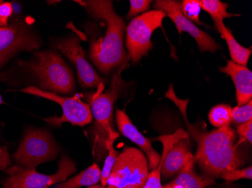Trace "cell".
I'll return each mask as SVG.
<instances>
[{"instance_id":"1","label":"cell","mask_w":252,"mask_h":188,"mask_svg":"<svg viewBox=\"0 0 252 188\" xmlns=\"http://www.w3.org/2000/svg\"><path fill=\"white\" fill-rule=\"evenodd\" d=\"M165 97L172 100L182 113L188 127V135L197 143L195 156L196 162L207 177L219 178L226 170L239 169L243 166V160L234 145L236 132L231 127H222L212 132H201L194 127L187 117L188 100H181L175 95L172 85H170Z\"/></svg>"},{"instance_id":"2","label":"cell","mask_w":252,"mask_h":188,"mask_svg":"<svg viewBox=\"0 0 252 188\" xmlns=\"http://www.w3.org/2000/svg\"><path fill=\"white\" fill-rule=\"evenodd\" d=\"M85 5L94 18L107 25L104 38L93 41L89 49L90 60L100 73L107 75L127 63L129 57L123 45L126 24L113 8L112 1L91 0Z\"/></svg>"},{"instance_id":"3","label":"cell","mask_w":252,"mask_h":188,"mask_svg":"<svg viewBox=\"0 0 252 188\" xmlns=\"http://www.w3.org/2000/svg\"><path fill=\"white\" fill-rule=\"evenodd\" d=\"M35 56L29 63V69L36 76L42 90L64 95L75 91L73 72L60 55L52 51H44L36 52Z\"/></svg>"},{"instance_id":"4","label":"cell","mask_w":252,"mask_h":188,"mask_svg":"<svg viewBox=\"0 0 252 188\" xmlns=\"http://www.w3.org/2000/svg\"><path fill=\"white\" fill-rule=\"evenodd\" d=\"M149 175L147 157L140 150L126 147L119 155L107 188H143Z\"/></svg>"},{"instance_id":"5","label":"cell","mask_w":252,"mask_h":188,"mask_svg":"<svg viewBox=\"0 0 252 188\" xmlns=\"http://www.w3.org/2000/svg\"><path fill=\"white\" fill-rule=\"evenodd\" d=\"M166 16L164 11L154 9L136 17L130 22L126 28V47L133 63H138L152 49L153 33L162 27Z\"/></svg>"},{"instance_id":"6","label":"cell","mask_w":252,"mask_h":188,"mask_svg":"<svg viewBox=\"0 0 252 188\" xmlns=\"http://www.w3.org/2000/svg\"><path fill=\"white\" fill-rule=\"evenodd\" d=\"M59 148L50 134L39 129H28L14 155L20 166L35 169L56 158Z\"/></svg>"},{"instance_id":"7","label":"cell","mask_w":252,"mask_h":188,"mask_svg":"<svg viewBox=\"0 0 252 188\" xmlns=\"http://www.w3.org/2000/svg\"><path fill=\"white\" fill-rule=\"evenodd\" d=\"M9 177L4 182V188H49L59 182H64L76 172L75 162L66 155L59 161L56 173L45 175L35 169H26L20 166L6 169Z\"/></svg>"},{"instance_id":"8","label":"cell","mask_w":252,"mask_h":188,"mask_svg":"<svg viewBox=\"0 0 252 188\" xmlns=\"http://www.w3.org/2000/svg\"><path fill=\"white\" fill-rule=\"evenodd\" d=\"M42 40L26 21L16 18L6 27H0V69L20 52L40 48Z\"/></svg>"},{"instance_id":"9","label":"cell","mask_w":252,"mask_h":188,"mask_svg":"<svg viewBox=\"0 0 252 188\" xmlns=\"http://www.w3.org/2000/svg\"><path fill=\"white\" fill-rule=\"evenodd\" d=\"M21 91L55 102L62 107L63 114L61 117H51L44 119L49 124L59 126L67 122L73 125L83 127L93 121V116L90 107L79 100V97H62L34 86L22 89Z\"/></svg>"},{"instance_id":"10","label":"cell","mask_w":252,"mask_h":188,"mask_svg":"<svg viewBox=\"0 0 252 188\" xmlns=\"http://www.w3.org/2000/svg\"><path fill=\"white\" fill-rule=\"evenodd\" d=\"M127 63L119 68L112 78L111 88L105 93H98L93 97L91 111L95 118L97 128L106 135V138H118L119 134L112 127L113 105L119 96L122 87L121 73Z\"/></svg>"},{"instance_id":"11","label":"cell","mask_w":252,"mask_h":188,"mask_svg":"<svg viewBox=\"0 0 252 188\" xmlns=\"http://www.w3.org/2000/svg\"><path fill=\"white\" fill-rule=\"evenodd\" d=\"M155 10L162 11L173 21L179 33L187 32L197 43L200 52H215L220 49L219 44L209 34L199 29L189 21L181 11V4L175 0H157L154 5Z\"/></svg>"},{"instance_id":"12","label":"cell","mask_w":252,"mask_h":188,"mask_svg":"<svg viewBox=\"0 0 252 188\" xmlns=\"http://www.w3.org/2000/svg\"><path fill=\"white\" fill-rule=\"evenodd\" d=\"M55 46L74 65L77 72L78 80L82 87L93 88L103 84L104 79L97 74L86 60L79 38L75 36H68L57 41Z\"/></svg>"},{"instance_id":"13","label":"cell","mask_w":252,"mask_h":188,"mask_svg":"<svg viewBox=\"0 0 252 188\" xmlns=\"http://www.w3.org/2000/svg\"><path fill=\"white\" fill-rule=\"evenodd\" d=\"M158 139L163 144L161 175L168 179L179 172L190 152L189 135L186 131L178 130L172 135H162Z\"/></svg>"},{"instance_id":"14","label":"cell","mask_w":252,"mask_h":188,"mask_svg":"<svg viewBox=\"0 0 252 188\" xmlns=\"http://www.w3.org/2000/svg\"><path fill=\"white\" fill-rule=\"evenodd\" d=\"M116 120L120 132L145 153L149 161L150 169L151 171L154 170L159 164L161 156L154 149L151 141L139 132L129 119L128 114L123 110L117 109Z\"/></svg>"},{"instance_id":"15","label":"cell","mask_w":252,"mask_h":188,"mask_svg":"<svg viewBox=\"0 0 252 188\" xmlns=\"http://www.w3.org/2000/svg\"><path fill=\"white\" fill-rule=\"evenodd\" d=\"M219 70L231 77L236 87L237 107H241L252 100V72L249 68L229 60L226 66L220 67Z\"/></svg>"},{"instance_id":"16","label":"cell","mask_w":252,"mask_h":188,"mask_svg":"<svg viewBox=\"0 0 252 188\" xmlns=\"http://www.w3.org/2000/svg\"><path fill=\"white\" fill-rule=\"evenodd\" d=\"M195 162V156L189 152L176 179L164 187L165 188H205L213 185L215 183L213 179L202 177L194 172Z\"/></svg>"},{"instance_id":"17","label":"cell","mask_w":252,"mask_h":188,"mask_svg":"<svg viewBox=\"0 0 252 188\" xmlns=\"http://www.w3.org/2000/svg\"><path fill=\"white\" fill-rule=\"evenodd\" d=\"M199 4L202 9L205 10L211 15L215 23V28L223 39V29L225 27L223 19L231 17L240 16L236 14L228 13L226 8L229 5L220 2L219 0H199Z\"/></svg>"},{"instance_id":"18","label":"cell","mask_w":252,"mask_h":188,"mask_svg":"<svg viewBox=\"0 0 252 188\" xmlns=\"http://www.w3.org/2000/svg\"><path fill=\"white\" fill-rule=\"evenodd\" d=\"M100 170L97 164H93L69 180L62 182L55 188H79L83 186H93L100 181Z\"/></svg>"},{"instance_id":"19","label":"cell","mask_w":252,"mask_h":188,"mask_svg":"<svg viewBox=\"0 0 252 188\" xmlns=\"http://www.w3.org/2000/svg\"><path fill=\"white\" fill-rule=\"evenodd\" d=\"M223 39L226 40L227 44L232 61L240 66H247L252 54V49H247L240 45L233 36L231 31L226 27L223 29Z\"/></svg>"},{"instance_id":"20","label":"cell","mask_w":252,"mask_h":188,"mask_svg":"<svg viewBox=\"0 0 252 188\" xmlns=\"http://www.w3.org/2000/svg\"><path fill=\"white\" fill-rule=\"evenodd\" d=\"M211 124L217 128L229 127L232 122V108L229 105L215 106L209 114Z\"/></svg>"},{"instance_id":"21","label":"cell","mask_w":252,"mask_h":188,"mask_svg":"<svg viewBox=\"0 0 252 188\" xmlns=\"http://www.w3.org/2000/svg\"><path fill=\"white\" fill-rule=\"evenodd\" d=\"M116 139H117V138H113H113H107L104 142L106 148L108 151V155L106 158L104 167H103L101 174H100V182H101L102 186L105 187L107 185V181H108L109 177H110L112 169H113V166H114L117 158L120 155L113 147V144H114Z\"/></svg>"},{"instance_id":"22","label":"cell","mask_w":252,"mask_h":188,"mask_svg":"<svg viewBox=\"0 0 252 188\" xmlns=\"http://www.w3.org/2000/svg\"><path fill=\"white\" fill-rule=\"evenodd\" d=\"M180 4L183 15L188 19L192 23H196L197 25H203L199 18L202 9L199 4V0H183Z\"/></svg>"},{"instance_id":"23","label":"cell","mask_w":252,"mask_h":188,"mask_svg":"<svg viewBox=\"0 0 252 188\" xmlns=\"http://www.w3.org/2000/svg\"><path fill=\"white\" fill-rule=\"evenodd\" d=\"M252 120V100L249 103L232 108V122L233 124H243Z\"/></svg>"},{"instance_id":"24","label":"cell","mask_w":252,"mask_h":188,"mask_svg":"<svg viewBox=\"0 0 252 188\" xmlns=\"http://www.w3.org/2000/svg\"><path fill=\"white\" fill-rule=\"evenodd\" d=\"M219 177L228 181V182H235L239 179H252V166H250L243 169L226 170L222 172Z\"/></svg>"},{"instance_id":"25","label":"cell","mask_w":252,"mask_h":188,"mask_svg":"<svg viewBox=\"0 0 252 188\" xmlns=\"http://www.w3.org/2000/svg\"><path fill=\"white\" fill-rule=\"evenodd\" d=\"M130 9L127 15V18H133L137 15L147 11L150 8L152 1L151 0H131L130 1Z\"/></svg>"},{"instance_id":"26","label":"cell","mask_w":252,"mask_h":188,"mask_svg":"<svg viewBox=\"0 0 252 188\" xmlns=\"http://www.w3.org/2000/svg\"><path fill=\"white\" fill-rule=\"evenodd\" d=\"M236 133L239 136V142L236 145L239 146L240 144L244 142H250L252 143V120L243 123V124H239L236 128Z\"/></svg>"},{"instance_id":"27","label":"cell","mask_w":252,"mask_h":188,"mask_svg":"<svg viewBox=\"0 0 252 188\" xmlns=\"http://www.w3.org/2000/svg\"><path fill=\"white\" fill-rule=\"evenodd\" d=\"M13 6L11 2H3L0 3V27L8 26V20L13 15Z\"/></svg>"},{"instance_id":"28","label":"cell","mask_w":252,"mask_h":188,"mask_svg":"<svg viewBox=\"0 0 252 188\" xmlns=\"http://www.w3.org/2000/svg\"><path fill=\"white\" fill-rule=\"evenodd\" d=\"M11 165V158L5 147L0 149V170L5 171Z\"/></svg>"},{"instance_id":"29","label":"cell","mask_w":252,"mask_h":188,"mask_svg":"<svg viewBox=\"0 0 252 188\" xmlns=\"http://www.w3.org/2000/svg\"><path fill=\"white\" fill-rule=\"evenodd\" d=\"M88 188H105L104 186H102V185H93V186H90Z\"/></svg>"},{"instance_id":"30","label":"cell","mask_w":252,"mask_h":188,"mask_svg":"<svg viewBox=\"0 0 252 188\" xmlns=\"http://www.w3.org/2000/svg\"><path fill=\"white\" fill-rule=\"evenodd\" d=\"M2 104V96H1V94H0V107H1V105Z\"/></svg>"},{"instance_id":"31","label":"cell","mask_w":252,"mask_h":188,"mask_svg":"<svg viewBox=\"0 0 252 188\" xmlns=\"http://www.w3.org/2000/svg\"><path fill=\"white\" fill-rule=\"evenodd\" d=\"M2 1H0V3H2Z\"/></svg>"},{"instance_id":"32","label":"cell","mask_w":252,"mask_h":188,"mask_svg":"<svg viewBox=\"0 0 252 188\" xmlns=\"http://www.w3.org/2000/svg\"><path fill=\"white\" fill-rule=\"evenodd\" d=\"M162 188H165V187H162Z\"/></svg>"},{"instance_id":"33","label":"cell","mask_w":252,"mask_h":188,"mask_svg":"<svg viewBox=\"0 0 252 188\" xmlns=\"http://www.w3.org/2000/svg\"><path fill=\"white\" fill-rule=\"evenodd\" d=\"M1 148H0V149H1Z\"/></svg>"}]
</instances>
